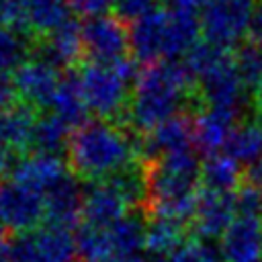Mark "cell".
I'll return each instance as SVG.
<instances>
[{"label": "cell", "instance_id": "6da1fadb", "mask_svg": "<svg viewBox=\"0 0 262 262\" xmlns=\"http://www.w3.org/2000/svg\"><path fill=\"white\" fill-rule=\"evenodd\" d=\"M192 76L184 63L174 59H162L147 63L135 76L131 98L125 111L129 125L135 131L147 133L160 123L180 115L188 92Z\"/></svg>", "mask_w": 262, "mask_h": 262}, {"label": "cell", "instance_id": "7a4b0ae2", "mask_svg": "<svg viewBox=\"0 0 262 262\" xmlns=\"http://www.w3.org/2000/svg\"><path fill=\"white\" fill-rule=\"evenodd\" d=\"M139 143L117 123L94 119L78 125L68 143V164L78 178L106 180L137 160Z\"/></svg>", "mask_w": 262, "mask_h": 262}, {"label": "cell", "instance_id": "3957f363", "mask_svg": "<svg viewBox=\"0 0 262 262\" xmlns=\"http://www.w3.org/2000/svg\"><path fill=\"white\" fill-rule=\"evenodd\" d=\"M147 166L149 194L147 209L151 217H166L180 223L192 219L199 186H201V162L194 149L164 156L151 160Z\"/></svg>", "mask_w": 262, "mask_h": 262}, {"label": "cell", "instance_id": "277c9868", "mask_svg": "<svg viewBox=\"0 0 262 262\" xmlns=\"http://www.w3.org/2000/svg\"><path fill=\"white\" fill-rule=\"evenodd\" d=\"M135 76L137 68L131 57L115 63L90 61L76 74L88 111L100 119H111L127 111L131 98L129 84L135 82Z\"/></svg>", "mask_w": 262, "mask_h": 262}, {"label": "cell", "instance_id": "5b68a950", "mask_svg": "<svg viewBox=\"0 0 262 262\" xmlns=\"http://www.w3.org/2000/svg\"><path fill=\"white\" fill-rule=\"evenodd\" d=\"M45 217V196L39 188L16 180H0V229L14 233L33 231Z\"/></svg>", "mask_w": 262, "mask_h": 262}, {"label": "cell", "instance_id": "8992f818", "mask_svg": "<svg viewBox=\"0 0 262 262\" xmlns=\"http://www.w3.org/2000/svg\"><path fill=\"white\" fill-rule=\"evenodd\" d=\"M250 14L252 4L235 0H209L199 14L201 33L205 41L223 49L237 47L248 35Z\"/></svg>", "mask_w": 262, "mask_h": 262}, {"label": "cell", "instance_id": "52a82bcc", "mask_svg": "<svg viewBox=\"0 0 262 262\" xmlns=\"http://www.w3.org/2000/svg\"><path fill=\"white\" fill-rule=\"evenodd\" d=\"M199 96L207 106L225 108L235 115H242L248 106V84L235 70L233 57H225L215 68L196 78Z\"/></svg>", "mask_w": 262, "mask_h": 262}, {"label": "cell", "instance_id": "ba28073f", "mask_svg": "<svg viewBox=\"0 0 262 262\" xmlns=\"http://www.w3.org/2000/svg\"><path fill=\"white\" fill-rule=\"evenodd\" d=\"M84 53L92 61L115 63L125 59L131 51L129 47V27L117 14H100L86 18L82 23Z\"/></svg>", "mask_w": 262, "mask_h": 262}, {"label": "cell", "instance_id": "9c48e42d", "mask_svg": "<svg viewBox=\"0 0 262 262\" xmlns=\"http://www.w3.org/2000/svg\"><path fill=\"white\" fill-rule=\"evenodd\" d=\"M53 63L35 55L12 72L16 96L31 106H51L61 76Z\"/></svg>", "mask_w": 262, "mask_h": 262}, {"label": "cell", "instance_id": "30bf717a", "mask_svg": "<svg viewBox=\"0 0 262 262\" xmlns=\"http://www.w3.org/2000/svg\"><path fill=\"white\" fill-rule=\"evenodd\" d=\"M235 217L237 207L233 192H217L205 188L199 194L196 209L192 215V229L196 233V239L211 242L221 237Z\"/></svg>", "mask_w": 262, "mask_h": 262}, {"label": "cell", "instance_id": "8fae6325", "mask_svg": "<svg viewBox=\"0 0 262 262\" xmlns=\"http://www.w3.org/2000/svg\"><path fill=\"white\" fill-rule=\"evenodd\" d=\"M139 149L149 162L194 149L192 119L188 115H174L172 119L160 123L143 135V139L139 141Z\"/></svg>", "mask_w": 262, "mask_h": 262}, {"label": "cell", "instance_id": "7c38bea8", "mask_svg": "<svg viewBox=\"0 0 262 262\" xmlns=\"http://www.w3.org/2000/svg\"><path fill=\"white\" fill-rule=\"evenodd\" d=\"M219 252L225 262L262 260V219L237 215L219 237Z\"/></svg>", "mask_w": 262, "mask_h": 262}, {"label": "cell", "instance_id": "4fadbf2b", "mask_svg": "<svg viewBox=\"0 0 262 262\" xmlns=\"http://www.w3.org/2000/svg\"><path fill=\"white\" fill-rule=\"evenodd\" d=\"M84 194L80 180L76 174H66L55 184H51L43 196H45V219L51 225L59 227H74L82 219V207H84Z\"/></svg>", "mask_w": 262, "mask_h": 262}, {"label": "cell", "instance_id": "5bb4252c", "mask_svg": "<svg viewBox=\"0 0 262 262\" xmlns=\"http://www.w3.org/2000/svg\"><path fill=\"white\" fill-rule=\"evenodd\" d=\"M168 10L156 8L145 16L137 18L129 27V47L131 55L139 63H154L164 59V39H166Z\"/></svg>", "mask_w": 262, "mask_h": 262}, {"label": "cell", "instance_id": "9a60e30c", "mask_svg": "<svg viewBox=\"0 0 262 262\" xmlns=\"http://www.w3.org/2000/svg\"><path fill=\"white\" fill-rule=\"evenodd\" d=\"M239 115L225 111V108H213L207 106L199 115L192 117V139L194 149L205 156L219 154L225 149V143L237 125Z\"/></svg>", "mask_w": 262, "mask_h": 262}, {"label": "cell", "instance_id": "2e32d148", "mask_svg": "<svg viewBox=\"0 0 262 262\" xmlns=\"http://www.w3.org/2000/svg\"><path fill=\"white\" fill-rule=\"evenodd\" d=\"M37 55L45 61L53 63L55 68H70L80 61L84 53V39H82V25L76 18H68L55 31L45 35L37 47Z\"/></svg>", "mask_w": 262, "mask_h": 262}, {"label": "cell", "instance_id": "e0dca14e", "mask_svg": "<svg viewBox=\"0 0 262 262\" xmlns=\"http://www.w3.org/2000/svg\"><path fill=\"white\" fill-rule=\"evenodd\" d=\"M127 209L129 203L121 196V192L108 180H98L84 194L82 219L94 227H111L127 213Z\"/></svg>", "mask_w": 262, "mask_h": 262}, {"label": "cell", "instance_id": "ac0fdd59", "mask_svg": "<svg viewBox=\"0 0 262 262\" xmlns=\"http://www.w3.org/2000/svg\"><path fill=\"white\" fill-rule=\"evenodd\" d=\"M35 106L27 102H12L0 111V145L8 151H25L31 147L37 125Z\"/></svg>", "mask_w": 262, "mask_h": 262}, {"label": "cell", "instance_id": "d6986e66", "mask_svg": "<svg viewBox=\"0 0 262 262\" xmlns=\"http://www.w3.org/2000/svg\"><path fill=\"white\" fill-rule=\"evenodd\" d=\"M201 35L199 12L168 8V25L164 39V59H176L186 55Z\"/></svg>", "mask_w": 262, "mask_h": 262}, {"label": "cell", "instance_id": "ffe728a7", "mask_svg": "<svg viewBox=\"0 0 262 262\" xmlns=\"http://www.w3.org/2000/svg\"><path fill=\"white\" fill-rule=\"evenodd\" d=\"M66 174H68V168L59 156L39 154V151H35L33 156L20 158L12 168V176L16 180L27 182V184L39 188L41 192H45L51 184H55Z\"/></svg>", "mask_w": 262, "mask_h": 262}, {"label": "cell", "instance_id": "44dd1931", "mask_svg": "<svg viewBox=\"0 0 262 262\" xmlns=\"http://www.w3.org/2000/svg\"><path fill=\"white\" fill-rule=\"evenodd\" d=\"M115 256H137L145 250L147 237V221L141 213L127 211L119 221L106 227Z\"/></svg>", "mask_w": 262, "mask_h": 262}, {"label": "cell", "instance_id": "7402d4cb", "mask_svg": "<svg viewBox=\"0 0 262 262\" xmlns=\"http://www.w3.org/2000/svg\"><path fill=\"white\" fill-rule=\"evenodd\" d=\"M239 166L242 164L235 162L225 151L207 156V160L201 166V184L207 190L235 192L242 186V178H244Z\"/></svg>", "mask_w": 262, "mask_h": 262}, {"label": "cell", "instance_id": "603a6c76", "mask_svg": "<svg viewBox=\"0 0 262 262\" xmlns=\"http://www.w3.org/2000/svg\"><path fill=\"white\" fill-rule=\"evenodd\" d=\"M35 262H74L78 256L76 239L68 227L47 223L35 231Z\"/></svg>", "mask_w": 262, "mask_h": 262}, {"label": "cell", "instance_id": "cb8c5ba5", "mask_svg": "<svg viewBox=\"0 0 262 262\" xmlns=\"http://www.w3.org/2000/svg\"><path fill=\"white\" fill-rule=\"evenodd\" d=\"M184 242V223L166 217H151V221H147L145 252L151 258L162 262L172 252H176Z\"/></svg>", "mask_w": 262, "mask_h": 262}, {"label": "cell", "instance_id": "d4e9b609", "mask_svg": "<svg viewBox=\"0 0 262 262\" xmlns=\"http://www.w3.org/2000/svg\"><path fill=\"white\" fill-rule=\"evenodd\" d=\"M27 29L39 37L49 35L70 18L68 0H23Z\"/></svg>", "mask_w": 262, "mask_h": 262}, {"label": "cell", "instance_id": "484cf974", "mask_svg": "<svg viewBox=\"0 0 262 262\" xmlns=\"http://www.w3.org/2000/svg\"><path fill=\"white\" fill-rule=\"evenodd\" d=\"M51 108L70 127H78V125L86 123V115L90 111H88V104H86L84 94L80 90L78 78L74 74L61 76V82H59L55 96L51 100Z\"/></svg>", "mask_w": 262, "mask_h": 262}, {"label": "cell", "instance_id": "4316f807", "mask_svg": "<svg viewBox=\"0 0 262 262\" xmlns=\"http://www.w3.org/2000/svg\"><path fill=\"white\" fill-rule=\"evenodd\" d=\"M225 154H229L235 162L252 166L262 158V123L244 121L237 123L225 143Z\"/></svg>", "mask_w": 262, "mask_h": 262}, {"label": "cell", "instance_id": "83f0119b", "mask_svg": "<svg viewBox=\"0 0 262 262\" xmlns=\"http://www.w3.org/2000/svg\"><path fill=\"white\" fill-rule=\"evenodd\" d=\"M70 125L61 121L55 113L43 115L37 119L31 147L39 154H53L59 156L63 149H68L70 143Z\"/></svg>", "mask_w": 262, "mask_h": 262}, {"label": "cell", "instance_id": "f1b7e54d", "mask_svg": "<svg viewBox=\"0 0 262 262\" xmlns=\"http://www.w3.org/2000/svg\"><path fill=\"white\" fill-rule=\"evenodd\" d=\"M119 192L121 196L129 203V207H137L141 203H147L149 194V180H147V166L141 162H133L106 178Z\"/></svg>", "mask_w": 262, "mask_h": 262}, {"label": "cell", "instance_id": "f546056e", "mask_svg": "<svg viewBox=\"0 0 262 262\" xmlns=\"http://www.w3.org/2000/svg\"><path fill=\"white\" fill-rule=\"evenodd\" d=\"M74 239H76V252L82 258V262H108L115 258L106 227H94L82 223L76 229Z\"/></svg>", "mask_w": 262, "mask_h": 262}, {"label": "cell", "instance_id": "4dcf8cb0", "mask_svg": "<svg viewBox=\"0 0 262 262\" xmlns=\"http://www.w3.org/2000/svg\"><path fill=\"white\" fill-rule=\"evenodd\" d=\"M29 33L0 25V74H12L31 55Z\"/></svg>", "mask_w": 262, "mask_h": 262}, {"label": "cell", "instance_id": "1f68e13d", "mask_svg": "<svg viewBox=\"0 0 262 262\" xmlns=\"http://www.w3.org/2000/svg\"><path fill=\"white\" fill-rule=\"evenodd\" d=\"M227 49L213 45L209 41H196L192 45V49L184 55V66L190 72L192 80H196L199 76H203L205 72H209L211 68H215L219 61H223L227 57Z\"/></svg>", "mask_w": 262, "mask_h": 262}, {"label": "cell", "instance_id": "d6a6232c", "mask_svg": "<svg viewBox=\"0 0 262 262\" xmlns=\"http://www.w3.org/2000/svg\"><path fill=\"white\" fill-rule=\"evenodd\" d=\"M233 63L237 74L248 86H256L262 78V45L256 41H246L235 47Z\"/></svg>", "mask_w": 262, "mask_h": 262}, {"label": "cell", "instance_id": "836d02e7", "mask_svg": "<svg viewBox=\"0 0 262 262\" xmlns=\"http://www.w3.org/2000/svg\"><path fill=\"white\" fill-rule=\"evenodd\" d=\"M162 262H225V260L221 252L209 246L207 242L192 239V242H184L176 252H172Z\"/></svg>", "mask_w": 262, "mask_h": 262}, {"label": "cell", "instance_id": "e575fe53", "mask_svg": "<svg viewBox=\"0 0 262 262\" xmlns=\"http://www.w3.org/2000/svg\"><path fill=\"white\" fill-rule=\"evenodd\" d=\"M233 196H235L237 215H248V217L262 219V188L246 182L233 192Z\"/></svg>", "mask_w": 262, "mask_h": 262}, {"label": "cell", "instance_id": "d590c367", "mask_svg": "<svg viewBox=\"0 0 262 262\" xmlns=\"http://www.w3.org/2000/svg\"><path fill=\"white\" fill-rule=\"evenodd\" d=\"M35 231L16 233L8 242V258L10 262H35Z\"/></svg>", "mask_w": 262, "mask_h": 262}, {"label": "cell", "instance_id": "8d00e7d4", "mask_svg": "<svg viewBox=\"0 0 262 262\" xmlns=\"http://www.w3.org/2000/svg\"><path fill=\"white\" fill-rule=\"evenodd\" d=\"M160 6L158 0H115V14L125 23H133Z\"/></svg>", "mask_w": 262, "mask_h": 262}, {"label": "cell", "instance_id": "74e56055", "mask_svg": "<svg viewBox=\"0 0 262 262\" xmlns=\"http://www.w3.org/2000/svg\"><path fill=\"white\" fill-rule=\"evenodd\" d=\"M70 10L78 16L92 18L100 14H108L115 6V0H68Z\"/></svg>", "mask_w": 262, "mask_h": 262}, {"label": "cell", "instance_id": "f35d334b", "mask_svg": "<svg viewBox=\"0 0 262 262\" xmlns=\"http://www.w3.org/2000/svg\"><path fill=\"white\" fill-rule=\"evenodd\" d=\"M248 35L252 41L262 45V0L256 2V6L252 8L250 14V27H248Z\"/></svg>", "mask_w": 262, "mask_h": 262}, {"label": "cell", "instance_id": "ab89813d", "mask_svg": "<svg viewBox=\"0 0 262 262\" xmlns=\"http://www.w3.org/2000/svg\"><path fill=\"white\" fill-rule=\"evenodd\" d=\"M14 96H16V90H14L12 80H8L6 74H0V111L6 108L8 104H12Z\"/></svg>", "mask_w": 262, "mask_h": 262}, {"label": "cell", "instance_id": "60d3db41", "mask_svg": "<svg viewBox=\"0 0 262 262\" xmlns=\"http://www.w3.org/2000/svg\"><path fill=\"white\" fill-rule=\"evenodd\" d=\"M246 182L262 188V158L258 162H254L252 166H248V170H246Z\"/></svg>", "mask_w": 262, "mask_h": 262}, {"label": "cell", "instance_id": "b9f144b4", "mask_svg": "<svg viewBox=\"0 0 262 262\" xmlns=\"http://www.w3.org/2000/svg\"><path fill=\"white\" fill-rule=\"evenodd\" d=\"M209 0H170V8H182V10H192V12H199L203 10V6L207 4Z\"/></svg>", "mask_w": 262, "mask_h": 262}, {"label": "cell", "instance_id": "7bdbcfd3", "mask_svg": "<svg viewBox=\"0 0 262 262\" xmlns=\"http://www.w3.org/2000/svg\"><path fill=\"white\" fill-rule=\"evenodd\" d=\"M8 164H10V158H8V149H4L0 145V180L4 176V172L8 170Z\"/></svg>", "mask_w": 262, "mask_h": 262}, {"label": "cell", "instance_id": "ee69618b", "mask_svg": "<svg viewBox=\"0 0 262 262\" xmlns=\"http://www.w3.org/2000/svg\"><path fill=\"white\" fill-rule=\"evenodd\" d=\"M8 242L10 239H6L2 235V231H0V262H10V258H8Z\"/></svg>", "mask_w": 262, "mask_h": 262}, {"label": "cell", "instance_id": "f6af8a7d", "mask_svg": "<svg viewBox=\"0 0 262 262\" xmlns=\"http://www.w3.org/2000/svg\"><path fill=\"white\" fill-rule=\"evenodd\" d=\"M108 262H147V260L137 254V256H115V258L108 260Z\"/></svg>", "mask_w": 262, "mask_h": 262}, {"label": "cell", "instance_id": "bcb514c9", "mask_svg": "<svg viewBox=\"0 0 262 262\" xmlns=\"http://www.w3.org/2000/svg\"><path fill=\"white\" fill-rule=\"evenodd\" d=\"M254 100H256V104L262 108V78H260V82L254 86Z\"/></svg>", "mask_w": 262, "mask_h": 262}, {"label": "cell", "instance_id": "7dc6e473", "mask_svg": "<svg viewBox=\"0 0 262 262\" xmlns=\"http://www.w3.org/2000/svg\"><path fill=\"white\" fill-rule=\"evenodd\" d=\"M235 2H244V4H252L254 0H235Z\"/></svg>", "mask_w": 262, "mask_h": 262}, {"label": "cell", "instance_id": "c3c4849f", "mask_svg": "<svg viewBox=\"0 0 262 262\" xmlns=\"http://www.w3.org/2000/svg\"><path fill=\"white\" fill-rule=\"evenodd\" d=\"M260 123H262V119H260Z\"/></svg>", "mask_w": 262, "mask_h": 262}, {"label": "cell", "instance_id": "681fc988", "mask_svg": "<svg viewBox=\"0 0 262 262\" xmlns=\"http://www.w3.org/2000/svg\"><path fill=\"white\" fill-rule=\"evenodd\" d=\"M258 262H262V260H258Z\"/></svg>", "mask_w": 262, "mask_h": 262}, {"label": "cell", "instance_id": "f907efd6", "mask_svg": "<svg viewBox=\"0 0 262 262\" xmlns=\"http://www.w3.org/2000/svg\"><path fill=\"white\" fill-rule=\"evenodd\" d=\"M0 2H2V0H0Z\"/></svg>", "mask_w": 262, "mask_h": 262}]
</instances>
